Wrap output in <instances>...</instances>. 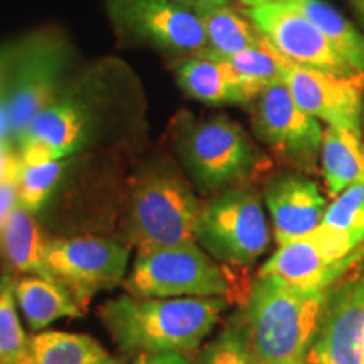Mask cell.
Wrapping results in <instances>:
<instances>
[{
  "label": "cell",
  "mask_w": 364,
  "mask_h": 364,
  "mask_svg": "<svg viewBox=\"0 0 364 364\" xmlns=\"http://www.w3.org/2000/svg\"><path fill=\"white\" fill-rule=\"evenodd\" d=\"M228 307L223 297L142 299L124 295L102 307L115 343L136 356L193 351L215 329Z\"/></svg>",
  "instance_id": "1"
},
{
  "label": "cell",
  "mask_w": 364,
  "mask_h": 364,
  "mask_svg": "<svg viewBox=\"0 0 364 364\" xmlns=\"http://www.w3.org/2000/svg\"><path fill=\"white\" fill-rule=\"evenodd\" d=\"M331 290H304L258 275L243 316L258 363L306 364Z\"/></svg>",
  "instance_id": "2"
},
{
  "label": "cell",
  "mask_w": 364,
  "mask_h": 364,
  "mask_svg": "<svg viewBox=\"0 0 364 364\" xmlns=\"http://www.w3.org/2000/svg\"><path fill=\"white\" fill-rule=\"evenodd\" d=\"M198 199L167 161L150 164L136 177L130 196L129 236L139 253L196 243Z\"/></svg>",
  "instance_id": "3"
},
{
  "label": "cell",
  "mask_w": 364,
  "mask_h": 364,
  "mask_svg": "<svg viewBox=\"0 0 364 364\" xmlns=\"http://www.w3.org/2000/svg\"><path fill=\"white\" fill-rule=\"evenodd\" d=\"M176 149L191 179L204 193L235 188L258 164L257 149L243 127L223 115L179 120Z\"/></svg>",
  "instance_id": "4"
},
{
  "label": "cell",
  "mask_w": 364,
  "mask_h": 364,
  "mask_svg": "<svg viewBox=\"0 0 364 364\" xmlns=\"http://www.w3.org/2000/svg\"><path fill=\"white\" fill-rule=\"evenodd\" d=\"M196 241L218 262L253 265L270 245L260 196L241 186L221 191L199 209Z\"/></svg>",
  "instance_id": "5"
},
{
  "label": "cell",
  "mask_w": 364,
  "mask_h": 364,
  "mask_svg": "<svg viewBox=\"0 0 364 364\" xmlns=\"http://www.w3.org/2000/svg\"><path fill=\"white\" fill-rule=\"evenodd\" d=\"M134 297H225L230 282L196 243L139 253L127 280Z\"/></svg>",
  "instance_id": "6"
},
{
  "label": "cell",
  "mask_w": 364,
  "mask_h": 364,
  "mask_svg": "<svg viewBox=\"0 0 364 364\" xmlns=\"http://www.w3.org/2000/svg\"><path fill=\"white\" fill-rule=\"evenodd\" d=\"M363 258L364 245H358L343 230L321 225L311 233L279 245L260 275L277 277L304 290H329Z\"/></svg>",
  "instance_id": "7"
},
{
  "label": "cell",
  "mask_w": 364,
  "mask_h": 364,
  "mask_svg": "<svg viewBox=\"0 0 364 364\" xmlns=\"http://www.w3.org/2000/svg\"><path fill=\"white\" fill-rule=\"evenodd\" d=\"M129 267V250L107 238H59L46 245L49 279L63 285L81 311L100 290L120 284Z\"/></svg>",
  "instance_id": "8"
},
{
  "label": "cell",
  "mask_w": 364,
  "mask_h": 364,
  "mask_svg": "<svg viewBox=\"0 0 364 364\" xmlns=\"http://www.w3.org/2000/svg\"><path fill=\"white\" fill-rule=\"evenodd\" d=\"M108 14L120 36L132 43L184 56L208 51L199 16L174 0H108Z\"/></svg>",
  "instance_id": "9"
},
{
  "label": "cell",
  "mask_w": 364,
  "mask_h": 364,
  "mask_svg": "<svg viewBox=\"0 0 364 364\" xmlns=\"http://www.w3.org/2000/svg\"><path fill=\"white\" fill-rule=\"evenodd\" d=\"M253 129L263 144L297 169L316 171L324 129L295 103L284 81L270 85L257 97Z\"/></svg>",
  "instance_id": "10"
},
{
  "label": "cell",
  "mask_w": 364,
  "mask_h": 364,
  "mask_svg": "<svg viewBox=\"0 0 364 364\" xmlns=\"http://www.w3.org/2000/svg\"><path fill=\"white\" fill-rule=\"evenodd\" d=\"M68 49L61 39H31L7 85L6 103L11 132L21 139L27 127L49 105L61 98Z\"/></svg>",
  "instance_id": "11"
},
{
  "label": "cell",
  "mask_w": 364,
  "mask_h": 364,
  "mask_svg": "<svg viewBox=\"0 0 364 364\" xmlns=\"http://www.w3.org/2000/svg\"><path fill=\"white\" fill-rule=\"evenodd\" d=\"M282 81L295 103L309 115L331 127L363 135L364 73L338 76L294 65L284 58Z\"/></svg>",
  "instance_id": "12"
},
{
  "label": "cell",
  "mask_w": 364,
  "mask_h": 364,
  "mask_svg": "<svg viewBox=\"0 0 364 364\" xmlns=\"http://www.w3.org/2000/svg\"><path fill=\"white\" fill-rule=\"evenodd\" d=\"M247 17L263 38L294 65L338 76L359 75L339 56L324 34L292 4H268L247 9Z\"/></svg>",
  "instance_id": "13"
},
{
  "label": "cell",
  "mask_w": 364,
  "mask_h": 364,
  "mask_svg": "<svg viewBox=\"0 0 364 364\" xmlns=\"http://www.w3.org/2000/svg\"><path fill=\"white\" fill-rule=\"evenodd\" d=\"M311 354L326 364H364V273L331 290Z\"/></svg>",
  "instance_id": "14"
},
{
  "label": "cell",
  "mask_w": 364,
  "mask_h": 364,
  "mask_svg": "<svg viewBox=\"0 0 364 364\" xmlns=\"http://www.w3.org/2000/svg\"><path fill=\"white\" fill-rule=\"evenodd\" d=\"M90 132L88 107L61 97L34 118L19 139L22 162L59 161L83 147Z\"/></svg>",
  "instance_id": "15"
},
{
  "label": "cell",
  "mask_w": 364,
  "mask_h": 364,
  "mask_svg": "<svg viewBox=\"0 0 364 364\" xmlns=\"http://www.w3.org/2000/svg\"><path fill=\"white\" fill-rule=\"evenodd\" d=\"M265 203L279 245L311 233L322 225L327 211L326 198L316 182L297 172L272 177L265 186Z\"/></svg>",
  "instance_id": "16"
},
{
  "label": "cell",
  "mask_w": 364,
  "mask_h": 364,
  "mask_svg": "<svg viewBox=\"0 0 364 364\" xmlns=\"http://www.w3.org/2000/svg\"><path fill=\"white\" fill-rule=\"evenodd\" d=\"M177 83L191 98L204 103H247L255 95L216 58L188 56L174 68Z\"/></svg>",
  "instance_id": "17"
},
{
  "label": "cell",
  "mask_w": 364,
  "mask_h": 364,
  "mask_svg": "<svg viewBox=\"0 0 364 364\" xmlns=\"http://www.w3.org/2000/svg\"><path fill=\"white\" fill-rule=\"evenodd\" d=\"M46 245L34 213L19 203L0 235V250L12 275H39L49 279L46 270ZM53 280V279H49Z\"/></svg>",
  "instance_id": "18"
},
{
  "label": "cell",
  "mask_w": 364,
  "mask_h": 364,
  "mask_svg": "<svg viewBox=\"0 0 364 364\" xmlns=\"http://www.w3.org/2000/svg\"><path fill=\"white\" fill-rule=\"evenodd\" d=\"M14 292L33 331L44 329L61 317H80L83 314L65 287L44 277H16Z\"/></svg>",
  "instance_id": "19"
},
{
  "label": "cell",
  "mask_w": 364,
  "mask_h": 364,
  "mask_svg": "<svg viewBox=\"0 0 364 364\" xmlns=\"http://www.w3.org/2000/svg\"><path fill=\"white\" fill-rule=\"evenodd\" d=\"M321 161L327 191L334 198L349 186L364 182L363 135L327 125L322 134Z\"/></svg>",
  "instance_id": "20"
},
{
  "label": "cell",
  "mask_w": 364,
  "mask_h": 364,
  "mask_svg": "<svg viewBox=\"0 0 364 364\" xmlns=\"http://www.w3.org/2000/svg\"><path fill=\"white\" fill-rule=\"evenodd\" d=\"M196 14L203 22L208 39V51L199 56H233L263 41L262 33L252 21L245 19L228 6L203 9Z\"/></svg>",
  "instance_id": "21"
},
{
  "label": "cell",
  "mask_w": 364,
  "mask_h": 364,
  "mask_svg": "<svg viewBox=\"0 0 364 364\" xmlns=\"http://www.w3.org/2000/svg\"><path fill=\"white\" fill-rule=\"evenodd\" d=\"M324 34L331 48L356 73H364V34L324 0H299L292 4Z\"/></svg>",
  "instance_id": "22"
},
{
  "label": "cell",
  "mask_w": 364,
  "mask_h": 364,
  "mask_svg": "<svg viewBox=\"0 0 364 364\" xmlns=\"http://www.w3.org/2000/svg\"><path fill=\"white\" fill-rule=\"evenodd\" d=\"M29 354L34 364H98L110 358L90 336L63 331L33 336Z\"/></svg>",
  "instance_id": "23"
},
{
  "label": "cell",
  "mask_w": 364,
  "mask_h": 364,
  "mask_svg": "<svg viewBox=\"0 0 364 364\" xmlns=\"http://www.w3.org/2000/svg\"><path fill=\"white\" fill-rule=\"evenodd\" d=\"M209 58L220 59L226 66H230V70L252 91L255 98L270 85L282 81V59L284 58L265 38L255 48L233 54V56Z\"/></svg>",
  "instance_id": "24"
},
{
  "label": "cell",
  "mask_w": 364,
  "mask_h": 364,
  "mask_svg": "<svg viewBox=\"0 0 364 364\" xmlns=\"http://www.w3.org/2000/svg\"><path fill=\"white\" fill-rule=\"evenodd\" d=\"M16 275L0 277V364H14L29 353V339L16 309Z\"/></svg>",
  "instance_id": "25"
},
{
  "label": "cell",
  "mask_w": 364,
  "mask_h": 364,
  "mask_svg": "<svg viewBox=\"0 0 364 364\" xmlns=\"http://www.w3.org/2000/svg\"><path fill=\"white\" fill-rule=\"evenodd\" d=\"M63 161L65 159L44 162L21 161L17 186H19V203L22 206L33 213H38L44 206L49 196L56 189L63 171H65V162Z\"/></svg>",
  "instance_id": "26"
},
{
  "label": "cell",
  "mask_w": 364,
  "mask_h": 364,
  "mask_svg": "<svg viewBox=\"0 0 364 364\" xmlns=\"http://www.w3.org/2000/svg\"><path fill=\"white\" fill-rule=\"evenodd\" d=\"M198 364H260L250 344L243 316L233 317L199 354Z\"/></svg>",
  "instance_id": "27"
},
{
  "label": "cell",
  "mask_w": 364,
  "mask_h": 364,
  "mask_svg": "<svg viewBox=\"0 0 364 364\" xmlns=\"http://www.w3.org/2000/svg\"><path fill=\"white\" fill-rule=\"evenodd\" d=\"M322 225L349 233L358 245H364V182L349 186L327 206Z\"/></svg>",
  "instance_id": "28"
},
{
  "label": "cell",
  "mask_w": 364,
  "mask_h": 364,
  "mask_svg": "<svg viewBox=\"0 0 364 364\" xmlns=\"http://www.w3.org/2000/svg\"><path fill=\"white\" fill-rule=\"evenodd\" d=\"M29 44H31V39L22 41V43L17 46H9V48L0 51V97H2V93H6L7 85H9L7 83L9 75L16 70L17 63H19L21 58L24 56V53L27 51V48H29Z\"/></svg>",
  "instance_id": "29"
},
{
  "label": "cell",
  "mask_w": 364,
  "mask_h": 364,
  "mask_svg": "<svg viewBox=\"0 0 364 364\" xmlns=\"http://www.w3.org/2000/svg\"><path fill=\"white\" fill-rule=\"evenodd\" d=\"M134 364H191L182 354H161V356H139Z\"/></svg>",
  "instance_id": "30"
},
{
  "label": "cell",
  "mask_w": 364,
  "mask_h": 364,
  "mask_svg": "<svg viewBox=\"0 0 364 364\" xmlns=\"http://www.w3.org/2000/svg\"><path fill=\"white\" fill-rule=\"evenodd\" d=\"M174 2L181 4V6L188 7V9H191V11H194V12L203 11V9L228 6V0H174Z\"/></svg>",
  "instance_id": "31"
},
{
  "label": "cell",
  "mask_w": 364,
  "mask_h": 364,
  "mask_svg": "<svg viewBox=\"0 0 364 364\" xmlns=\"http://www.w3.org/2000/svg\"><path fill=\"white\" fill-rule=\"evenodd\" d=\"M9 135H12L11 120H9L6 97L2 95V97H0V144H4V140H6Z\"/></svg>",
  "instance_id": "32"
},
{
  "label": "cell",
  "mask_w": 364,
  "mask_h": 364,
  "mask_svg": "<svg viewBox=\"0 0 364 364\" xmlns=\"http://www.w3.org/2000/svg\"><path fill=\"white\" fill-rule=\"evenodd\" d=\"M247 9H257V7H263L268 6V4H275L277 0H240Z\"/></svg>",
  "instance_id": "33"
},
{
  "label": "cell",
  "mask_w": 364,
  "mask_h": 364,
  "mask_svg": "<svg viewBox=\"0 0 364 364\" xmlns=\"http://www.w3.org/2000/svg\"><path fill=\"white\" fill-rule=\"evenodd\" d=\"M354 4H356L358 12H359V17H361L363 26H364V0H354Z\"/></svg>",
  "instance_id": "34"
},
{
  "label": "cell",
  "mask_w": 364,
  "mask_h": 364,
  "mask_svg": "<svg viewBox=\"0 0 364 364\" xmlns=\"http://www.w3.org/2000/svg\"><path fill=\"white\" fill-rule=\"evenodd\" d=\"M14 364H34V361H33V358H31V354L27 353L24 358H21L19 361H17V363H14Z\"/></svg>",
  "instance_id": "35"
},
{
  "label": "cell",
  "mask_w": 364,
  "mask_h": 364,
  "mask_svg": "<svg viewBox=\"0 0 364 364\" xmlns=\"http://www.w3.org/2000/svg\"><path fill=\"white\" fill-rule=\"evenodd\" d=\"M306 364H326V363H324V361H321V359L314 356V354H309V358H307V363H306Z\"/></svg>",
  "instance_id": "36"
},
{
  "label": "cell",
  "mask_w": 364,
  "mask_h": 364,
  "mask_svg": "<svg viewBox=\"0 0 364 364\" xmlns=\"http://www.w3.org/2000/svg\"><path fill=\"white\" fill-rule=\"evenodd\" d=\"M98 364H118L117 361H113L112 358H108V359H105V361H102V363H98Z\"/></svg>",
  "instance_id": "37"
},
{
  "label": "cell",
  "mask_w": 364,
  "mask_h": 364,
  "mask_svg": "<svg viewBox=\"0 0 364 364\" xmlns=\"http://www.w3.org/2000/svg\"><path fill=\"white\" fill-rule=\"evenodd\" d=\"M277 2L279 4H295V2H299V0H277Z\"/></svg>",
  "instance_id": "38"
},
{
  "label": "cell",
  "mask_w": 364,
  "mask_h": 364,
  "mask_svg": "<svg viewBox=\"0 0 364 364\" xmlns=\"http://www.w3.org/2000/svg\"><path fill=\"white\" fill-rule=\"evenodd\" d=\"M363 142H364V110H363Z\"/></svg>",
  "instance_id": "39"
}]
</instances>
